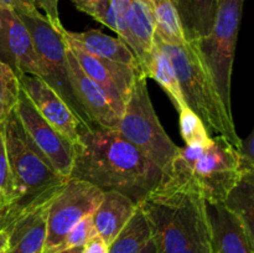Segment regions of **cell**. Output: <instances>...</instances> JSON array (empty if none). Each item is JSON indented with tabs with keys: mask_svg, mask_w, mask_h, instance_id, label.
Wrapping results in <instances>:
<instances>
[{
	"mask_svg": "<svg viewBox=\"0 0 254 253\" xmlns=\"http://www.w3.org/2000/svg\"><path fill=\"white\" fill-rule=\"evenodd\" d=\"M163 176V171L117 129L87 126L73 144L69 178L87 181L103 192L123 193L136 205Z\"/></svg>",
	"mask_w": 254,
	"mask_h": 253,
	"instance_id": "1",
	"label": "cell"
},
{
	"mask_svg": "<svg viewBox=\"0 0 254 253\" xmlns=\"http://www.w3.org/2000/svg\"><path fill=\"white\" fill-rule=\"evenodd\" d=\"M138 206L150 225L156 253H176L207 228L200 190L174 163Z\"/></svg>",
	"mask_w": 254,
	"mask_h": 253,
	"instance_id": "2",
	"label": "cell"
},
{
	"mask_svg": "<svg viewBox=\"0 0 254 253\" xmlns=\"http://www.w3.org/2000/svg\"><path fill=\"white\" fill-rule=\"evenodd\" d=\"M11 176V201L2 217L1 228L30 211L49 205L64 189L67 179L60 175L46 156L32 143L20 124L15 109L2 123Z\"/></svg>",
	"mask_w": 254,
	"mask_h": 253,
	"instance_id": "3",
	"label": "cell"
},
{
	"mask_svg": "<svg viewBox=\"0 0 254 253\" xmlns=\"http://www.w3.org/2000/svg\"><path fill=\"white\" fill-rule=\"evenodd\" d=\"M161 42L171 57L186 106L200 117L211 136H222L238 150L242 139L233 116L226 111L195 40L183 45Z\"/></svg>",
	"mask_w": 254,
	"mask_h": 253,
	"instance_id": "4",
	"label": "cell"
},
{
	"mask_svg": "<svg viewBox=\"0 0 254 253\" xmlns=\"http://www.w3.org/2000/svg\"><path fill=\"white\" fill-rule=\"evenodd\" d=\"M173 163L188 174L205 201L223 202L242 175L240 153L220 135L205 144L179 146Z\"/></svg>",
	"mask_w": 254,
	"mask_h": 253,
	"instance_id": "5",
	"label": "cell"
},
{
	"mask_svg": "<svg viewBox=\"0 0 254 253\" xmlns=\"http://www.w3.org/2000/svg\"><path fill=\"white\" fill-rule=\"evenodd\" d=\"M117 130L165 175L179 146L166 134L155 113L148 91V77L138 72Z\"/></svg>",
	"mask_w": 254,
	"mask_h": 253,
	"instance_id": "6",
	"label": "cell"
},
{
	"mask_svg": "<svg viewBox=\"0 0 254 253\" xmlns=\"http://www.w3.org/2000/svg\"><path fill=\"white\" fill-rule=\"evenodd\" d=\"M243 2L245 0H218L210 34L195 40L218 96L230 114H232L231 79Z\"/></svg>",
	"mask_w": 254,
	"mask_h": 253,
	"instance_id": "7",
	"label": "cell"
},
{
	"mask_svg": "<svg viewBox=\"0 0 254 253\" xmlns=\"http://www.w3.org/2000/svg\"><path fill=\"white\" fill-rule=\"evenodd\" d=\"M19 16L31 35L39 60L40 77L66 102L82 123L91 126L72 89L62 31L55 30L41 12Z\"/></svg>",
	"mask_w": 254,
	"mask_h": 253,
	"instance_id": "8",
	"label": "cell"
},
{
	"mask_svg": "<svg viewBox=\"0 0 254 253\" xmlns=\"http://www.w3.org/2000/svg\"><path fill=\"white\" fill-rule=\"evenodd\" d=\"M102 198L103 191L97 186L79 179H67L64 189L47 208L46 240L42 253H55L69 231L97 210Z\"/></svg>",
	"mask_w": 254,
	"mask_h": 253,
	"instance_id": "9",
	"label": "cell"
},
{
	"mask_svg": "<svg viewBox=\"0 0 254 253\" xmlns=\"http://www.w3.org/2000/svg\"><path fill=\"white\" fill-rule=\"evenodd\" d=\"M15 113L32 143L60 175L68 179L73 165V144L42 118L21 86Z\"/></svg>",
	"mask_w": 254,
	"mask_h": 253,
	"instance_id": "10",
	"label": "cell"
},
{
	"mask_svg": "<svg viewBox=\"0 0 254 253\" xmlns=\"http://www.w3.org/2000/svg\"><path fill=\"white\" fill-rule=\"evenodd\" d=\"M66 44L72 50L82 69L98 84L99 88L106 94L112 108L121 118L124 111V103L128 99L136 74L141 71L135 67L92 56L68 41H66Z\"/></svg>",
	"mask_w": 254,
	"mask_h": 253,
	"instance_id": "11",
	"label": "cell"
},
{
	"mask_svg": "<svg viewBox=\"0 0 254 253\" xmlns=\"http://www.w3.org/2000/svg\"><path fill=\"white\" fill-rule=\"evenodd\" d=\"M0 61L17 77L41 74L29 30L14 10L4 6H0Z\"/></svg>",
	"mask_w": 254,
	"mask_h": 253,
	"instance_id": "12",
	"label": "cell"
},
{
	"mask_svg": "<svg viewBox=\"0 0 254 253\" xmlns=\"http://www.w3.org/2000/svg\"><path fill=\"white\" fill-rule=\"evenodd\" d=\"M29 98L34 103L42 118L56 129L60 134L68 139L72 144L78 138L82 129L88 126L82 123L66 102L41 78L32 74H22L17 77Z\"/></svg>",
	"mask_w": 254,
	"mask_h": 253,
	"instance_id": "13",
	"label": "cell"
},
{
	"mask_svg": "<svg viewBox=\"0 0 254 253\" xmlns=\"http://www.w3.org/2000/svg\"><path fill=\"white\" fill-rule=\"evenodd\" d=\"M211 253H253L254 236L223 202L205 201Z\"/></svg>",
	"mask_w": 254,
	"mask_h": 253,
	"instance_id": "14",
	"label": "cell"
},
{
	"mask_svg": "<svg viewBox=\"0 0 254 253\" xmlns=\"http://www.w3.org/2000/svg\"><path fill=\"white\" fill-rule=\"evenodd\" d=\"M66 57L69 81L74 97L81 106L89 126L108 129L118 128L119 116L112 108L106 94L99 88L98 84L82 69L76 56L67 44Z\"/></svg>",
	"mask_w": 254,
	"mask_h": 253,
	"instance_id": "15",
	"label": "cell"
},
{
	"mask_svg": "<svg viewBox=\"0 0 254 253\" xmlns=\"http://www.w3.org/2000/svg\"><path fill=\"white\" fill-rule=\"evenodd\" d=\"M62 36L66 41L76 45L87 54L96 56L102 60H108L112 62L127 64V66L135 67L141 71L139 67L136 57L133 51L129 49L128 45L119 37L109 36L99 30H88L83 32H72L62 30Z\"/></svg>",
	"mask_w": 254,
	"mask_h": 253,
	"instance_id": "16",
	"label": "cell"
},
{
	"mask_svg": "<svg viewBox=\"0 0 254 253\" xmlns=\"http://www.w3.org/2000/svg\"><path fill=\"white\" fill-rule=\"evenodd\" d=\"M49 205L25 213L5 230L7 232L6 253H42Z\"/></svg>",
	"mask_w": 254,
	"mask_h": 253,
	"instance_id": "17",
	"label": "cell"
},
{
	"mask_svg": "<svg viewBox=\"0 0 254 253\" xmlns=\"http://www.w3.org/2000/svg\"><path fill=\"white\" fill-rule=\"evenodd\" d=\"M128 27V46L136 57L141 72L146 76L151 50L155 41V22L150 0H130Z\"/></svg>",
	"mask_w": 254,
	"mask_h": 253,
	"instance_id": "18",
	"label": "cell"
},
{
	"mask_svg": "<svg viewBox=\"0 0 254 253\" xmlns=\"http://www.w3.org/2000/svg\"><path fill=\"white\" fill-rule=\"evenodd\" d=\"M136 203L117 191H106L97 210L92 213L97 235L108 245L117 237L126 223L130 220Z\"/></svg>",
	"mask_w": 254,
	"mask_h": 253,
	"instance_id": "19",
	"label": "cell"
},
{
	"mask_svg": "<svg viewBox=\"0 0 254 253\" xmlns=\"http://www.w3.org/2000/svg\"><path fill=\"white\" fill-rule=\"evenodd\" d=\"M186 41L202 39L210 34L217 12L218 0H171Z\"/></svg>",
	"mask_w": 254,
	"mask_h": 253,
	"instance_id": "20",
	"label": "cell"
},
{
	"mask_svg": "<svg viewBox=\"0 0 254 253\" xmlns=\"http://www.w3.org/2000/svg\"><path fill=\"white\" fill-rule=\"evenodd\" d=\"M146 76H148V78L149 77L154 78L163 87V89L168 93L169 98L171 99L173 104L175 106L176 111L180 112L181 109L188 107L183 97V93H181L180 83H179L170 55L164 49L163 42L156 36V34L153 50H151L150 54V60H149Z\"/></svg>",
	"mask_w": 254,
	"mask_h": 253,
	"instance_id": "21",
	"label": "cell"
},
{
	"mask_svg": "<svg viewBox=\"0 0 254 253\" xmlns=\"http://www.w3.org/2000/svg\"><path fill=\"white\" fill-rule=\"evenodd\" d=\"M150 241V225L141 208L136 205L130 220L109 245L108 253H139Z\"/></svg>",
	"mask_w": 254,
	"mask_h": 253,
	"instance_id": "22",
	"label": "cell"
},
{
	"mask_svg": "<svg viewBox=\"0 0 254 253\" xmlns=\"http://www.w3.org/2000/svg\"><path fill=\"white\" fill-rule=\"evenodd\" d=\"M223 205L243 221L250 233H253L254 216V171L245 173L230 191Z\"/></svg>",
	"mask_w": 254,
	"mask_h": 253,
	"instance_id": "23",
	"label": "cell"
},
{
	"mask_svg": "<svg viewBox=\"0 0 254 253\" xmlns=\"http://www.w3.org/2000/svg\"><path fill=\"white\" fill-rule=\"evenodd\" d=\"M150 5L155 22V34L166 44H185V35L171 0H150Z\"/></svg>",
	"mask_w": 254,
	"mask_h": 253,
	"instance_id": "24",
	"label": "cell"
},
{
	"mask_svg": "<svg viewBox=\"0 0 254 253\" xmlns=\"http://www.w3.org/2000/svg\"><path fill=\"white\" fill-rule=\"evenodd\" d=\"M20 82L15 72L0 61V126L14 112L19 98Z\"/></svg>",
	"mask_w": 254,
	"mask_h": 253,
	"instance_id": "25",
	"label": "cell"
},
{
	"mask_svg": "<svg viewBox=\"0 0 254 253\" xmlns=\"http://www.w3.org/2000/svg\"><path fill=\"white\" fill-rule=\"evenodd\" d=\"M179 117H180V133L186 145L205 144L210 141L211 135L195 112L191 111L189 107H185L179 112Z\"/></svg>",
	"mask_w": 254,
	"mask_h": 253,
	"instance_id": "26",
	"label": "cell"
},
{
	"mask_svg": "<svg viewBox=\"0 0 254 253\" xmlns=\"http://www.w3.org/2000/svg\"><path fill=\"white\" fill-rule=\"evenodd\" d=\"M97 235L96 227L93 223V217L92 215L86 216L82 218L73 228L68 232L61 245L56 248L55 253L60 252V251L69 250V248L74 247H83L93 236Z\"/></svg>",
	"mask_w": 254,
	"mask_h": 253,
	"instance_id": "27",
	"label": "cell"
},
{
	"mask_svg": "<svg viewBox=\"0 0 254 253\" xmlns=\"http://www.w3.org/2000/svg\"><path fill=\"white\" fill-rule=\"evenodd\" d=\"M74 6L103 25H108L111 0H72Z\"/></svg>",
	"mask_w": 254,
	"mask_h": 253,
	"instance_id": "28",
	"label": "cell"
},
{
	"mask_svg": "<svg viewBox=\"0 0 254 253\" xmlns=\"http://www.w3.org/2000/svg\"><path fill=\"white\" fill-rule=\"evenodd\" d=\"M11 176H10L9 160H7L6 146L4 140L2 126H0V195L6 198L7 206L11 201ZM7 208V207H6Z\"/></svg>",
	"mask_w": 254,
	"mask_h": 253,
	"instance_id": "29",
	"label": "cell"
},
{
	"mask_svg": "<svg viewBox=\"0 0 254 253\" xmlns=\"http://www.w3.org/2000/svg\"><path fill=\"white\" fill-rule=\"evenodd\" d=\"M35 5L41 7L45 11V17L47 19L49 24L54 27L55 30L61 32L64 26L61 24L59 14V2L60 0H34Z\"/></svg>",
	"mask_w": 254,
	"mask_h": 253,
	"instance_id": "30",
	"label": "cell"
},
{
	"mask_svg": "<svg viewBox=\"0 0 254 253\" xmlns=\"http://www.w3.org/2000/svg\"><path fill=\"white\" fill-rule=\"evenodd\" d=\"M176 253H211L210 240H208V231L206 228L193 241H191L183 250Z\"/></svg>",
	"mask_w": 254,
	"mask_h": 253,
	"instance_id": "31",
	"label": "cell"
},
{
	"mask_svg": "<svg viewBox=\"0 0 254 253\" xmlns=\"http://www.w3.org/2000/svg\"><path fill=\"white\" fill-rule=\"evenodd\" d=\"M0 6L12 9L19 15H34L39 12L34 0H0Z\"/></svg>",
	"mask_w": 254,
	"mask_h": 253,
	"instance_id": "32",
	"label": "cell"
},
{
	"mask_svg": "<svg viewBox=\"0 0 254 253\" xmlns=\"http://www.w3.org/2000/svg\"><path fill=\"white\" fill-rule=\"evenodd\" d=\"M109 252V245L99 237L98 235L93 236L86 245L82 247L81 253H108Z\"/></svg>",
	"mask_w": 254,
	"mask_h": 253,
	"instance_id": "33",
	"label": "cell"
},
{
	"mask_svg": "<svg viewBox=\"0 0 254 253\" xmlns=\"http://www.w3.org/2000/svg\"><path fill=\"white\" fill-rule=\"evenodd\" d=\"M7 246V232L6 231L1 230L0 231V251L6 250Z\"/></svg>",
	"mask_w": 254,
	"mask_h": 253,
	"instance_id": "34",
	"label": "cell"
},
{
	"mask_svg": "<svg viewBox=\"0 0 254 253\" xmlns=\"http://www.w3.org/2000/svg\"><path fill=\"white\" fill-rule=\"evenodd\" d=\"M139 253H156V251H155V246H154L153 240H151L150 242H149L148 245H146L145 247H144L143 250H141L140 252H139Z\"/></svg>",
	"mask_w": 254,
	"mask_h": 253,
	"instance_id": "35",
	"label": "cell"
},
{
	"mask_svg": "<svg viewBox=\"0 0 254 253\" xmlns=\"http://www.w3.org/2000/svg\"><path fill=\"white\" fill-rule=\"evenodd\" d=\"M82 247H74V248H69V250H64V251H60V252L56 253H81Z\"/></svg>",
	"mask_w": 254,
	"mask_h": 253,
	"instance_id": "36",
	"label": "cell"
},
{
	"mask_svg": "<svg viewBox=\"0 0 254 253\" xmlns=\"http://www.w3.org/2000/svg\"><path fill=\"white\" fill-rule=\"evenodd\" d=\"M0 253H6V251H5V250H2V251H0Z\"/></svg>",
	"mask_w": 254,
	"mask_h": 253,
	"instance_id": "37",
	"label": "cell"
}]
</instances>
